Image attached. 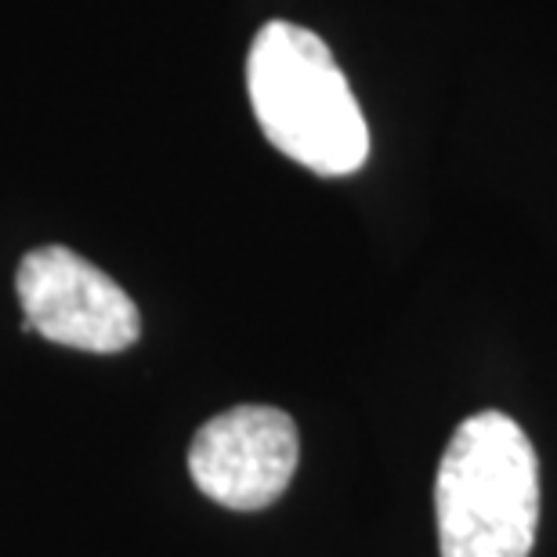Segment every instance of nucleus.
Here are the masks:
<instances>
[{
    "label": "nucleus",
    "mask_w": 557,
    "mask_h": 557,
    "mask_svg": "<svg viewBox=\"0 0 557 557\" xmlns=\"http://www.w3.org/2000/svg\"><path fill=\"white\" fill-rule=\"evenodd\" d=\"M247 95L264 138L315 174H355L370 156V127L348 76L319 33L275 18L247 54Z\"/></svg>",
    "instance_id": "1"
},
{
    "label": "nucleus",
    "mask_w": 557,
    "mask_h": 557,
    "mask_svg": "<svg viewBox=\"0 0 557 557\" xmlns=\"http://www.w3.org/2000/svg\"><path fill=\"white\" fill-rule=\"evenodd\" d=\"M442 557H529L540 525V460L499 409L453 431L434 478Z\"/></svg>",
    "instance_id": "2"
},
{
    "label": "nucleus",
    "mask_w": 557,
    "mask_h": 557,
    "mask_svg": "<svg viewBox=\"0 0 557 557\" xmlns=\"http://www.w3.org/2000/svg\"><path fill=\"white\" fill-rule=\"evenodd\" d=\"M15 289L26 330L62 348L116 355L141 337V315L127 289L70 247L29 250Z\"/></svg>",
    "instance_id": "3"
},
{
    "label": "nucleus",
    "mask_w": 557,
    "mask_h": 557,
    "mask_svg": "<svg viewBox=\"0 0 557 557\" xmlns=\"http://www.w3.org/2000/svg\"><path fill=\"white\" fill-rule=\"evenodd\" d=\"M297 423L275 406H236L207 420L188 445L196 488L228 510L275 504L297 471Z\"/></svg>",
    "instance_id": "4"
}]
</instances>
